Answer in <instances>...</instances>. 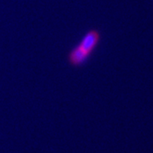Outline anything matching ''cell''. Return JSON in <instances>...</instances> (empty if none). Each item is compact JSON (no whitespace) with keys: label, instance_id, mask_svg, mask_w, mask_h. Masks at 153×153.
<instances>
[{"label":"cell","instance_id":"obj_1","mask_svg":"<svg viewBox=\"0 0 153 153\" xmlns=\"http://www.w3.org/2000/svg\"><path fill=\"white\" fill-rule=\"evenodd\" d=\"M101 38L100 30L96 28L89 29L80 41L69 50L66 56L68 64L74 68L85 66L98 48Z\"/></svg>","mask_w":153,"mask_h":153}]
</instances>
